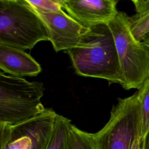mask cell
<instances>
[{"instance_id":"cell-5","label":"cell","mask_w":149,"mask_h":149,"mask_svg":"<svg viewBox=\"0 0 149 149\" xmlns=\"http://www.w3.org/2000/svg\"><path fill=\"white\" fill-rule=\"evenodd\" d=\"M141 131V115L138 92L118 98L110 118L100 131L93 133L97 149H131Z\"/></svg>"},{"instance_id":"cell-11","label":"cell","mask_w":149,"mask_h":149,"mask_svg":"<svg viewBox=\"0 0 149 149\" xmlns=\"http://www.w3.org/2000/svg\"><path fill=\"white\" fill-rule=\"evenodd\" d=\"M66 149H97L93 133L83 131L70 123Z\"/></svg>"},{"instance_id":"cell-7","label":"cell","mask_w":149,"mask_h":149,"mask_svg":"<svg viewBox=\"0 0 149 149\" xmlns=\"http://www.w3.org/2000/svg\"><path fill=\"white\" fill-rule=\"evenodd\" d=\"M33 9L45 25L48 41H51L56 52L65 51L77 45L84 27L63 10L58 12H46Z\"/></svg>"},{"instance_id":"cell-15","label":"cell","mask_w":149,"mask_h":149,"mask_svg":"<svg viewBox=\"0 0 149 149\" xmlns=\"http://www.w3.org/2000/svg\"><path fill=\"white\" fill-rule=\"evenodd\" d=\"M11 126L0 123V149H5L10 132Z\"/></svg>"},{"instance_id":"cell-4","label":"cell","mask_w":149,"mask_h":149,"mask_svg":"<svg viewBox=\"0 0 149 149\" xmlns=\"http://www.w3.org/2000/svg\"><path fill=\"white\" fill-rule=\"evenodd\" d=\"M44 90L41 82L0 72V123L13 126L42 112Z\"/></svg>"},{"instance_id":"cell-8","label":"cell","mask_w":149,"mask_h":149,"mask_svg":"<svg viewBox=\"0 0 149 149\" xmlns=\"http://www.w3.org/2000/svg\"><path fill=\"white\" fill-rule=\"evenodd\" d=\"M116 0H61L62 9L84 27L108 24L116 16Z\"/></svg>"},{"instance_id":"cell-12","label":"cell","mask_w":149,"mask_h":149,"mask_svg":"<svg viewBox=\"0 0 149 149\" xmlns=\"http://www.w3.org/2000/svg\"><path fill=\"white\" fill-rule=\"evenodd\" d=\"M141 115V131L140 142L143 141L149 131V78L137 91Z\"/></svg>"},{"instance_id":"cell-18","label":"cell","mask_w":149,"mask_h":149,"mask_svg":"<svg viewBox=\"0 0 149 149\" xmlns=\"http://www.w3.org/2000/svg\"><path fill=\"white\" fill-rule=\"evenodd\" d=\"M147 47L149 48V33L147 34L144 37L143 40L141 41Z\"/></svg>"},{"instance_id":"cell-13","label":"cell","mask_w":149,"mask_h":149,"mask_svg":"<svg viewBox=\"0 0 149 149\" xmlns=\"http://www.w3.org/2000/svg\"><path fill=\"white\" fill-rule=\"evenodd\" d=\"M70 120L58 114L51 139L46 149H66Z\"/></svg>"},{"instance_id":"cell-6","label":"cell","mask_w":149,"mask_h":149,"mask_svg":"<svg viewBox=\"0 0 149 149\" xmlns=\"http://www.w3.org/2000/svg\"><path fill=\"white\" fill-rule=\"evenodd\" d=\"M58 114L51 108L15 125L5 149H46L51 139Z\"/></svg>"},{"instance_id":"cell-9","label":"cell","mask_w":149,"mask_h":149,"mask_svg":"<svg viewBox=\"0 0 149 149\" xmlns=\"http://www.w3.org/2000/svg\"><path fill=\"white\" fill-rule=\"evenodd\" d=\"M0 69L12 76H35L41 72L40 64L24 50L0 43Z\"/></svg>"},{"instance_id":"cell-2","label":"cell","mask_w":149,"mask_h":149,"mask_svg":"<svg viewBox=\"0 0 149 149\" xmlns=\"http://www.w3.org/2000/svg\"><path fill=\"white\" fill-rule=\"evenodd\" d=\"M129 16L118 11L107 25L113 35L122 76L120 85L125 90L137 88L149 78V48L132 34Z\"/></svg>"},{"instance_id":"cell-16","label":"cell","mask_w":149,"mask_h":149,"mask_svg":"<svg viewBox=\"0 0 149 149\" xmlns=\"http://www.w3.org/2000/svg\"><path fill=\"white\" fill-rule=\"evenodd\" d=\"M141 149H149V131L143 141L141 144Z\"/></svg>"},{"instance_id":"cell-3","label":"cell","mask_w":149,"mask_h":149,"mask_svg":"<svg viewBox=\"0 0 149 149\" xmlns=\"http://www.w3.org/2000/svg\"><path fill=\"white\" fill-rule=\"evenodd\" d=\"M41 41L45 26L26 0H0V43L26 50Z\"/></svg>"},{"instance_id":"cell-10","label":"cell","mask_w":149,"mask_h":149,"mask_svg":"<svg viewBox=\"0 0 149 149\" xmlns=\"http://www.w3.org/2000/svg\"><path fill=\"white\" fill-rule=\"evenodd\" d=\"M132 2L136 14L129 16V26L135 38L141 41L149 33V0H134Z\"/></svg>"},{"instance_id":"cell-14","label":"cell","mask_w":149,"mask_h":149,"mask_svg":"<svg viewBox=\"0 0 149 149\" xmlns=\"http://www.w3.org/2000/svg\"><path fill=\"white\" fill-rule=\"evenodd\" d=\"M26 1L33 8L42 12H58L62 10L61 0H26Z\"/></svg>"},{"instance_id":"cell-17","label":"cell","mask_w":149,"mask_h":149,"mask_svg":"<svg viewBox=\"0 0 149 149\" xmlns=\"http://www.w3.org/2000/svg\"><path fill=\"white\" fill-rule=\"evenodd\" d=\"M131 149H141V144L140 142L139 139H137L134 141Z\"/></svg>"},{"instance_id":"cell-1","label":"cell","mask_w":149,"mask_h":149,"mask_svg":"<svg viewBox=\"0 0 149 149\" xmlns=\"http://www.w3.org/2000/svg\"><path fill=\"white\" fill-rule=\"evenodd\" d=\"M65 52L78 75L120 84L118 56L113 35L107 24L84 27L77 45Z\"/></svg>"}]
</instances>
